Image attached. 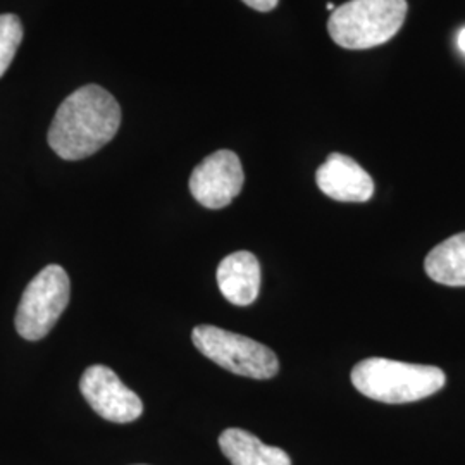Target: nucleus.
Here are the masks:
<instances>
[{
  "mask_svg": "<svg viewBox=\"0 0 465 465\" xmlns=\"http://www.w3.org/2000/svg\"><path fill=\"white\" fill-rule=\"evenodd\" d=\"M319 190L338 202H367L374 195V182L364 167L349 155L332 152L317 169Z\"/></svg>",
  "mask_w": 465,
  "mask_h": 465,
  "instance_id": "obj_8",
  "label": "nucleus"
},
{
  "mask_svg": "<svg viewBox=\"0 0 465 465\" xmlns=\"http://www.w3.org/2000/svg\"><path fill=\"white\" fill-rule=\"evenodd\" d=\"M119 124L117 100L99 84H86L59 105L50 124V149L61 159L80 161L107 145Z\"/></svg>",
  "mask_w": 465,
  "mask_h": 465,
  "instance_id": "obj_1",
  "label": "nucleus"
},
{
  "mask_svg": "<svg viewBox=\"0 0 465 465\" xmlns=\"http://www.w3.org/2000/svg\"><path fill=\"white\" fill-rule=\"evenodd\" d=\"M71 282L57 264L42 269L26 286L16 312V330L25 340L38 341L57 324L69 303Z\"/></svg>",
  "mask_w": 465,
  "mask_h": 465,
  "instance_id": "obj_5",
  "label": "nucleus"
},
{
  "mask_svg": "<svg viewBox=\"0 0 465 465\" xmlns=\"http://www.w3.org/2000/svg\"><path fill=\"white\" fill-rule=\"evenodd\" d=\"M23 40V25L15 15L0 16V78L11 66Z\"/></svg>",
  "mask_w": 465,
  "mask_h": 465,
  "instance_id": "obj_12",
  "label": "nucleus"
},
{
  "mask_svg": "<svg viewBox=\"0 0 465 465\" xmlns=\"http://www.w3.org/2000/svg\"><path fill=\"white\" fill-rule=\"evenodd\" d=\"M219 447L232 465H292L284 450L264 445L252 432L230 428L219 436Z\"/></svg>",
  "mask_w": 465,
  "mask_h": 465,
  "instance_id": "obj_10",
  "label": "nucleus"
},
{
  "mask_svg": "<svg viewBox=\"0 0 465 465\" xmlns=\"http://www.w3.org/2000/svg\"><path fill=\"white\" fill-rule=\"evenodd\" d=\"M407 9V0H350L332 11L328 32L343 49H372L399 34Z\"/></svg>",
  "mask_w": 465,
  "mask_h": 465,
  "instance_id": "obj_3",
  "label": "nucleus"
},
{
  "mask_svg": "<svg viewBox=\"0 0 465 465\" xmlns=\"http://www.w3.org/2000/svg\"><path fill=\"white\" fill-rule=\"evenodd\" d=\"M424 269L432 282L465 286V232L450 236L428 253Z\"/></svg>",
  "mask_w": 465,
  "mask_h": 465,
  "instance_id": "obj_11",
  "label": "nucleus"
},
{
  "mask_svg": "<svg viewBox=\"0 0 465 465\" xmlns=\"http://www.w3.org/2000/svg\"><path fill=\"white\" fill-rule=\"evenodd\" d=\"M217 284L232 305L247 307L261 292V264L253 253L240 250L230 253L217 267Z\"/></svg>",
  "mask_w": 465,
  "mask_h": 465,
  "instance_id": "obj_9",
  "label": "nucleus"
},
{
  "mask_svg": "<svg viewBox=\"0 0 465 465\" xmlns=\"http://www.w3.org/2000/svg\"><path fill=\"white\" fill-rule=\"evenodd\" d=\"M326 7H328L330 11H334V9H336V5H334L332 2H328V4H326Z\"/></svg>",
  "mask_w": 465,
  "mask_h": 465,
  "instance_id": "obj_15",
  "label": "nucleus"
},
{
  "mask_svg": "<svg viewBox=\"0 0 465 465\" xmlns=\"http://www.w3.org/2000/svg\"><path fill=\"white\" fill-rule=\"evenodd\" d=\"M242 2H245L249 7L259 13H269L280 4V0H242Z\"/></svg>",
  "mask_w": 465,
  "mask_h": 465,
  "instance_id": "obj_13",
  "label": "nucleus"
},
{
  "mask_svg": "<svg viewBox=\"0 0 465 465\" xmlns=\"http://www.w3.org/2000/svg\"><path fill=\"white\" fill-rule=\"evenodd\" d=\"M245 174L232 150H217L205 157L190 176V192L207 209H224L243 188Z\"/></svg>",
  "mask_w": 465,
  "mask_h": 465,
  "instance_id": "obj_6",
  "label": "nucleus"
},
{
  "mask_svg": "<svg viewBox=\"0 0 465 465\" xmlns=\"http://www.w3.org/2000/svg\"><path fill=\"white\" fill-rule=\"evenodd\" d=\"M80 390L88 405L105 420L126 424L136 420L143 412L140 397L107 366L88 367L82 376Z\"/></svg>",
  "mask_w": 465,
  "mask_h": 465,
  "instance_id": "obj_7",
  "label": "nucleus"
},
{
  "mask_svg": "<svg viewBox=\"0 0 465 465\" xmlns=\"http://www.w3.org/2000/svg\"><path fill=\"white\" fill-rule=\"evenodd\" d=\"M447 382L440 367L407 364L371 357L351 369V384L364 397L381 403H411L438 393Z\"/></svg>",
  "mask_w": 465,
  "mask_h": 465,
  "instance_id": "obj_2",
  "label": "nucleus"
},
{
  "mask_svg": "<svg viewBox=\"0 0 465 465\" xmlns=\"http://www.w3.org/2000/svg\"><path fill=\"white\" fill-rule=\"evenodd\" d=\"M457 45H459V49L462 50L465 54V28L464 30H460V34L457 36Z\"/></svg>",
  "mask_w": 465,
  "mask_h": 465,
  "instance_id": "obj_14",
  "label": "nucleus"
},
{
  "mask_svg": "<svg viewBox=\"0 0 465 465\" xmlns=\"http://www.w3.org/2000/svg\"><path fill=\"white\" fill-rule=\"evenodd\" d=\"M192 340L200 353L236 376L271 380L280 371L276 353L243 334L202 324L192 332Z\"/></svg>",
  "mask_w": 465,
  "mask_h": 465,
  "instance_id": "obj_4",
  "label": "nucleus"
}]
</instances>
